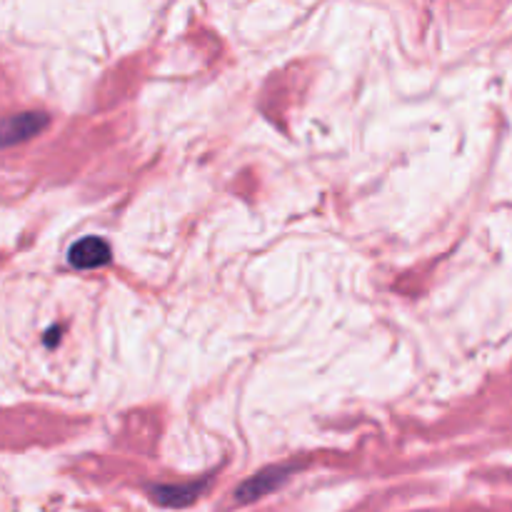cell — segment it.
I'll return each instance as SVG.
<instances>
[{"mask_svg":"<svg viewBox=\"0 0 512 512\" xmlns=\"http://www.w3.org/2000/svg\"><path fill=\"white\" fill-rule=\"evenodd\" d=\"M205 485H208V480L190 485H158V488H153L150 493H153L155 503L165 505V508H185V505H190L193 500H198V495L203 493Z\"/></svg>","mask_w":512,"mask_h":512,"instance_id":"obj_4","label":"cell"},{"mask_svg":"<svg viewBox=\"0 0 512 512\" xmlns=\"http://www.w3.org/2000/svg\"><path fill=\"white\" fill-rule=\"evenodd\" d=\"M48 123V115L43 113H20L0 123V145H15L33 138Z\"/></svg>","mask_w":512,"mask_h":512,"instance_id":"obj_1","label":"cell"},{"mask_svg":"<svg viewBox=\"0 0 512 512\" xmlns=\"http://www.w3.org/2000/svg\"><path fill=\"white\" fill-rule=\"evenodd\" d=\"M68 260L73 268L78 270H93L100 268L110 260V245L105 243L103 238H95V235H88V238L78 240L75 245H70Z\"/></svg>","mask_w":512,"mask_h":512,"instance_id":"obj_2","label":"cell"},{"mask_svg":"<svg viewBox=\"0 0 512 512\" xmlns=\"http://www.w3.org/2000/svg\"><path fill=\"white\" fill-rule=\"evenodd\" d=\"M293 470H295L293 465H278V468L263 470V473L253 475L250 480H245L243 488L235 493V498H238L240 503H253V500L263 498V495H268L270 490L278 488L280 483H285V478H288Z\"/></svg>","mask_w":512,"mask_h":512,"instance_id":"obj_3","label":"cell"}]
</instances>
